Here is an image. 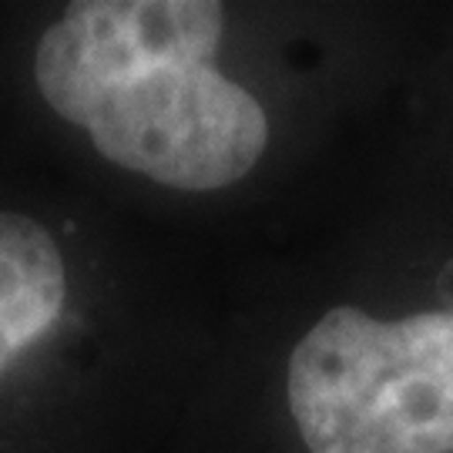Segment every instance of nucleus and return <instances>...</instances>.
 Returning a JSON list of instances; mask_svg holds the SVG:
<instances>
[{
  "label": "nucleus",
  "instance_id": "7ed1b4c3",
  "mask_svg": "<svg viewBox=\"0 0 453 453\" xmlns=\"http://www.w3.org/2000/svg\"><path fill=\"white\" fill-rule=\"evenodd\" d=\"M67 299L65 256L48 228L0 211V376L58 323Z\"/></svg>",
  "mask_w": 453,
  "mask_h": 453
},
{
  "label": "nucleus",
  "instance_id": "f257e3e1",
  "mask_svg": "<svg viewBox=\"0 0 453 453\" xmlns=\"http://www.w3.org/2000/svg\"><path fill=\"white\" fill-rule=\"evenodd\" d=\"M222 34L211 0H78L37 41L34 81L118 168L219 192L269 148L259 97L215 67Z\"/></svg>",
  "mask_w": 453,
  "mask_h": 453
},
{
  "label": "nucleus",
  "instance_id": "f03ea898",
  "mask_svg": "<svg viewBox=\"0 0 453 453\" xmlns=\"http://www.w3.org/2000/svg\"><path fill=\"white\" fill-rule=\"evenodd\" d=\"M289 410L309 453H453V309H329L292 349Z\"/></svg>",
  "mask_w": 453,
  "mask_h": 453
}]
</instances>
